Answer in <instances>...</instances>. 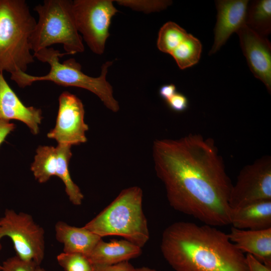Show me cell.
<instances>
[{
	"instance_id": "cell-20",
	"label": "cell",
	"mask_w": 271,
	"mask_h": 271,
	"mask_svg": "<svg viewBox=\"0 0 271 271\" xmlns=\"http://www.w3.org/2000/svg\"><path fill=\"white\" fill-rule=\"evenodd\" d=\"M34 161L31 169L35 179L40 183L48 181L56 176L58 167V155L56 147L39 146L36 150Z\"/></svg>"
},
{
	"instance_id": "cell-19",
	"label": "cell",
	"mask_w": 271,
	"mask_h": 271,
	"mask_svg": "<svg viewBox=\"0 0 271 271\" xmlns=\"http://www.w3.org/2000/svg\"><path fill=\"white\" fill-rule=\"evenodd\" d=\"M71 146L65 144H58L56 147L58 155V167L56 176L63 182L65 192L70 202L74 205L82 204L84 195L79 187L73 181L68 168L72 157Z\"/></svg>"
},
{
	"instance_id": "cell-18",
	"label": "cell",
	"mask_w": 271,
	"mask_h": 271,
	"mask_svg": "<svg viewBox=\"0 0 271 271\" xmlns=\"http://www.w3.org/2000/svg\"><path fill=\"white\" fill-rule=\"evenodd\" d=\"M245 25L258 35L266 38L271 32V1L255 0L249 2Z\"/></svg>"
},
{
	"instance_id": "cell-23",
	"label": "cell",
	"mask_w": 271,
	"mask_h": 271,
	"mask_svg": "<svg viewBox=\"0 0 271 271\" xmlns=\"http://www.w3.org/2000/svg\"><path fill=\"white\" fill-rule=\"evenodd\" d=\"M59 264L64 271H91L92 264L84 254L63 252L57 256Z\"/></svg>"
},
{
	"instance_id": "cell-26",
	"label": "cell",
	"mask_w": 271,
	"mask_h": 271,
	"mask_svg": "<svg viewBox=\"0 0 271 271\" xmlns=\"http://www.w3.org/2000/svg\"><path fill=\"white\" fill-rule=\"evenodd\" d=\"M166 102L170 108L176 112L184 111L188 106L187 98L180 93L177 92Z\"/></svg>"
},
{
	"instance_id": "cell-22",
	"label": "cell",
	"mask_w": 271,
	"mask_h": 271,
	"mask_svg": "<svg viewBox=\"0 0 271 271\" xmlns=\"http://www.w3.org/2000/svg\"><path fill=\"white\" fill-rule=\"evenodd\" d=\"M188 33L173 22H168L160 29L157 40V47L163 53H171L186 38Z\"/></svg>"
},
{
	"instance_id": "cell-14",
	"label": "cell",
	"mask_w": 271,
	"mask_h": 271,
	"mask_svg": "<svg viewBox=\"0 0 271 271\" xmlns=\"http://www.w3.org/2000/svg\"><path fill=\"white\" fill-rule=\"evenodd\" d=\"M228 235L230 240L242 252L249 254L271 267V228L253 230L232 227Z\"/></svg>"
},
{
	"instance_id": "cell-17",
	"label": "cell",
	"mask_w": 271,
	"mask_h": 271,
	"mask_svg": "<svg viewBox=\"0 0 271 271\" xmlns=\"http://www.w3.org/2000/svg\"><path fill=\"white\" fill-rule=\"evenodd\" d=\"M230 224L241 229L257 230L271 228V200L231 209Z\"/></svg>"
},
{
	"instance_id": "cell-3",
	"label": "cell",
	"mask_w": 271,
	"mask_h": 271,
	"mask_svg": "<svg viewBox=\"0 0 271 271\" xmlns=\"http://www.w3.org/2000/svg\"><path fill=\"white\" fill-rule=\"evenodd\" d=\"M66 55L69 54L66 52L61 53L52 47L42 49L34 53V56L49 65L50 71L47 74L33 76L19 71L11 75V79L21 88L30 86L36 81H50L61 86L85 89L95 94L109 110L113 112L118 111L119 103L113 96L112 86L106 78L108 68L113 62H105L101 66L100 76L93 77L84 73L81 65L74 58L61 63L60 58Z\"/></svg>"
},
{
	"instance_id": "cell-16",
	"label": "cell",
	"mask_w": 271,
	"mask_h": 271,
	"mask_svg": "<svg viewBox=\"0 0 271 271\" xmlns=\"http://www.w3.org/2000/svg\"><path fill=\"white\" fill-rule=\"evenodd\" d=\"M56 238L64 245L63 252L87 255L102 239L84 226L77 227L62 221L55 226Z\"/></svg>"
},
{
	"instance_id": "cell-8",
	"label": "cell",
	"mask_w": 271,
	"mask_h": 271,
	"mask_svg": "<svg viewBox=\"0 0 271 271\" xmlns=\"http://www.w3.org/2000/svg\"><path fill=\"white\" fill-rule=\"evenodd\" d=\"M111 0H74L72 10L78 32L90 49L102 55L112 18L118 10Z\"/></svg>"
},
{
	"instance_id": "cell-12",
	"label": "cell",
	"mask_w": 271,
	"mask_h": 271,
	"mask_svg": "<svg viewBox=\"0 0 271 271\" xmlns=\"http://www.w3.org/2000/svg\"><path fill=\"white\" fill-rule=\"evenodd\" d=\"M248 0L215 1L217 21L214 28V43L209 53L217 52L233 33L245 25Z\"/></svg>"
},
{
	"instance_id": "cell-5",
	"label": "cell",
	"mask_w": 271,
	"mask_h": 271,
	"mask_svg": "<svg viewBox=\"0 0 271 271\" xmlns=\"http://www.w3.org/2000/svg\"><path fill=\"white\" fill-rule=\"evenodd\" d=\"M24 0H0V73L26 72L34 62L30 39L36 25Z\"/></svg>"
},
{
	"instance_id": "cell-13",
	"label": "cell",
	"mask_w": 271,
	"mask_h": 271,
	"mask_svg": "<svg viewBox=\"0 0 271 271\" xmlns=\"http://www.w3.org/2000/svg\"><path fill=\"white\" fill-rule=\"evenodd\" d=\"M0 118L18 120L25 123L34 134L39 132L43 118L41 109L27 107L20 100L0 73Z\"/></svg>"
},
{
	"instance_id": "cell-11",
	"label": "cell",
	"mask_w": 271,
	"mask_h": 271,
	"mask_svg": "<svg viewBox=\"0 0 271 271\" xmlns=\"http://www.w3.org/2000/svg\"><path fill=\"white\" fill-rule=\"evenodd\" d=\"M248 67L253 75L271 91V44L245 25L236 32Z\"/></svg>"
},
{
	"instance_id": "cell-28",
	"label": "cell",
	"mask_w": 271,
	"mask_h": 271,
	"mask_svg": "<svg viewBox=\"0 0 271 271\" xmlns=\"http://www.w3.org/2000/svg\"><path fill=\"white\" fill-rule=\"evenodd\" d=\"M249 271H271V267H268L252 255L246 254L245 255Z\"/></svg>"
},
{
	"instance_id": "cell-27",
	"label": "cell",
	"mask_w": 271,
	"mask_h": 271,
	"mask_svg": "<svg viewBox=\"0 0 271 271\" xmlns=\"http://www.w3.org/2000/svg\"><path fill=\"white\" fill-rule=\"evenodd\" d=\"M133 265L128 261L112 265L93 264L91 271H133Z\"/></svg>"
},
{
	"instance_id": "cell-24",
	"label": "cell",
	"mask_w": 271,
	"mask_h": 271,
	"mask_svg": "<svg viewBox=\"0 0 271 271\" xmlns=\"http://www.w3.org/2000/svg\"><path fill=\"white\" fill-rule=\"evenodd\" d=\"M119 5L146 14L160 12L172 5L169 0H117Z\"/></svg>"
},
{
	"instance_id": "cell-10",
	"label": "cell",
	"mask_w": 271,
	"mask_h": 271,
	"mask_svg": "<svg viewBox=\"0 0 271 271\" xmlns=\"http://www.w3.org/2000/svg\"><path fill=\"white\" fill-rule=\"evenodd\" d=\"M84 114L81 100L74 94L63 92L59 97L55 126L48 133V138L55 139L58 144L71 146L85 143L88 125L84 121Z\"/></svg>"
},
{
	"instance_id": "cell-1",
	"label": "cell",
	"mask_w": 271,
	"mask_h": 271,
	"mask_svg": "<svg viewBox=\"0 0 271 271\" xmlns=\"http://www.w3.org/2000/svg\"><path fill=\"white\" fill-rule=\"evenodd\" d=\"M152 156L172 207L205 224H230L229 198L233 185L212 139L189 134L177 139H157Z\"/></svg>"
},
{
	"instance_id": "cell-4",
	"label": "cell",
	"mask_w": 271,
	"mask_h": 271,
	"mask_svg": "<svg viewBox=\"0 0 271 271\" xmlns=\"http://www.w3.org/2000/svg\"><path fill=\"white\" fill-rule=\"evenodd\" d=\"M143 197V191L138 186L123 189L84 227L101 238L119 236L142 248L150 238Z\"/></svg>"
},
{
	"instance_id": "cell-31",
	"label": "cell",
	"mask_w": 271,
	"mask_h": 271,
	"mask_svg": "<svg viewBox=\"0 0 271 271\" xmlns=\"http://www.w3.org/2000/svg\"><path fill=\"white\" fill-rule=\"evenodd\" d=\"M133 271H157V270L153 268L144 266V267H142L134 268Z\"/></svg>"
},
{
	"instance_id": "cell-15",
	"label": "cell",
	"mask_w": 271,
	"mask_h": 271,
	"mask_svg": "<svg viewBox=\"0 0 271 271\" xmlns=\"http://www.w3.org/2000/svg\"><path fill=\"white\" fill-rule=\"evenodd\" d=\"M142 248L125 239L107 242L102 239L86 256L93 264L112 265L139 256Z\"/></svg>"
},
{
	"instance_id": "cell-21",
	"label": "cell",
	"mask_w": 271,
	"mask_h": 271,
	"mask_svg": "<svg viewBox=\"0 0 271 271\" xmlns=\"http://www.w3.org/2000/svg\"><path fill=\"white\" fill-rule=\"evenodd\" d=\"M201 42L191 34L171 53L181 69L191 67L198 63L202 52Z\"/></svg>"
},
{
	"instance_id": "cell-7",
	"label": "cell",
	"mask_w": 271,
	"mask_h": 271,
	"mask_svg": "<svg viewBox=\"0 0 271 271\" xmlns=\"http://www.w3.org/2000/svg\"><path fill=\"white\" fill-rule=\"evenodd\" d=\"M44 233V229L28 213L6 209L0 218V240L5 236L10 237L16 255L22 259L41 263L45 255ZM2 268L0 265V271Z\"/></svg>"
},
{
	"instance_id": "cell-2",
	"label": "cell",
	"mask_w": 271,
	"mask_h": 271,
	"mask_svg": "<svg viewBox=\"0 0 271 271\" xmlns=\"http://www.w3.org/2000/svg\"><path fill=\"white\" fill-rule=\"evenodd\" d=\"M161 250L175 271H249L246 256L215 226L178 221L164 230Z\"/></svg>"
},
{
	"instance_id": "cell-9",
	"label": "cell",
	"mask_w": 271,
	"mask_h": 271,
	"mask_svg": "<svg viewBox=\"0 0 271 271\" xmlns=\"http://www.w3.org/2000/svg\"><path fill=\"white\" fill-rule=\"evenodd\" d=\"M271 200V157L263 156L240 171L229 198L231 209Z\"/></svg>"
},
{
	"instance_id": "cell-29",
	"label": "cell",
	"mask_w": 271,
	"mask_h": 271,
	"mask_svg": "<svg viewBox=\"0 0 271 271\" xmlns=\"http://www.w3.org/2000/svg\"><path fill=\"white\" fill-rule=\"evenodd\" d=\"M15 127V124L10 122V121L0 118V146Z\"/></svg>"
},
{
	"instance_id": "cell-6",
	"label": "cell",
	"mask_w": 271,
	"mask_h": 271,
	"mask_svg": "<svg viewBox=\"0 0 271 271\" xmlns=\"http://www.w3.org/2000/svg\"><path fill=\"white\" fill-rule=\"evenodd\" d=\"M39 16L30 39L34 53L56 44L63 45L69 55L84 51L82 37L78 32L72 10V1L45 0L34 8Z\"/></svg>"
},
{
	"instance_id": "cell-30",
	"label": "cell",
	"mask_w": 271,
	"mask_h": 271,
	"mask_svg": "<svg viewBox=\"0 0 271 271\" xmlns=\"http://www.w3.org/2000/svg\"><path fill=\"white\" fill-rule=\"evenodd\" d=\"M177 92L176 87L173 84L163 85L159 89L160 96L166 101Z\"/></svg>"
},
{
	"instance_id": "cell-25",
	"label": "cell",
	"mask_w": 271,
	"mask_h": 271,
	"mask_svg": "<svg viewBox=\"0 0 271 271\" xmlns=\"http://www.w3.org/2000/svg\"><path fill=\"white\" fill-rule=\"evenodd\" d=\"M1 271H46L40 264L32 261L21 259L17 255L11 257L3 262Z\"/></svg>"
}]
</instances>
